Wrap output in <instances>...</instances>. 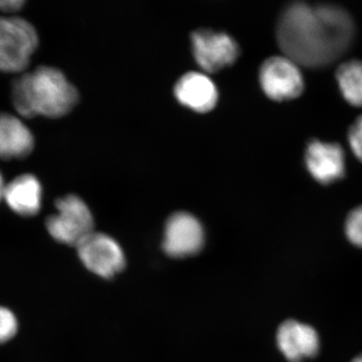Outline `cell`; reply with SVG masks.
Returning <instances> with one entry per match:
<instances>
[{
    "label": "cell",
    "instance_id": "cell-10",
    "mask_svg": "<svg viewBox=\"0 0 362 362\" xmlns=\"http://www.w3.org/2000/svg\"><path fill=\"white\" fill-rule=\"evenodd\" d=\"M278 349L288 362H303L320 352V337L313 326L288 319L280 324L276 335Z\"/></svg>",
    "mask_w": 362,
    "mask_h": 362
},
{
    "label": "cell",
    "instance_id": "cell-1",
    "mask_svg": "<svg viewBox=\"0 0 362 362\" xmlns=\"http://www.w3.org/2000/svg\"><path fill=\"white\" fill-rule=\"evenodd\" d=\"M356 35L351 16L334 4L297 1L281 13L276 37L284 56L298 66L322 69L344 56Z\"/></svg>",
    "mask_w": 362,
    "mask_h": 362
},
{
    "label": "cell",
    "instance_id": "cell-8",
    "mask_svg": "<svg viewBox=\"0 0 362 362\" xmlns=\"http://www.w3.org/2000/svg\"><path fill=\"white\" fill-rule=\"evenodd\" d=\"M192 42L194 58L206 73L232 65L239 56L237 42L223 32L201 28L192 33Z\"/></svg>",
    "mask_w": 362,
    "mask_h": 362
},
{
    "label": "cell",
    "instance_id": "cell-2",
    "mask_svg": "<svg viewBox=\"0 0 362 362\" xmlns=\"http://www.w3.org/2000/svg\"><path fill=\"white\" fill-rule=\"evenodd\" d=\"M11 99L14 109L23 118H59L75 107L78 94L63 71L42 66L14 80Z\"/></svg>",
    "mask_w": 362,
    "mask_h": 362
},
{
    "label": "cell",
    "instance_id": "cell-12",
    "mask_svg": "<svg viewBox=\"0 0 362 362\" xmlns=\"http://www.w3.org/2000/svg\"><path fill=\"white\" fill-rule=\"evenodd\" d=\"M42 187L37 176L25 173L9 181L4 201L14 213L25 218L39 214L42 207Z\"/></svg>",
    "mask_w": 362,
    "mask_h": 362
},
{
    "label": "cell",
    "instance_id": "cell-13",
    "mask_svg": "<svg viewBox=\"0 0 362 362\" xmlns=\"http://www.w3.org/2000/svg\"><path fill=\"white\" fill-rule=\"evenodd\" d=\"M35 137L18 117L0 113V158L23 159L32 153Z\"/></svg>",
    "mask_w": 362,
    "mask_h": 362
},
{
    "label": "cell",
    "instance_id": "cell-19",
    "mask_svg": "<svg viewBox=\"0 0 362 362\" xmlns=\"http://www.w3.org/2000/svg\"><path fill=\"white\" fill-rule=\"evenodd\" d=\"M6 182H4V177H2L1 173H0V202L4 201V189H6Z\"/></svg>",
    "mask_w": 362,
    "mask_h": 362
},
{
    "label": "cell",
    "instance_id": "cell-9",
    "mask_svg": "<svg viewBox=\"0 0 362 362\" xmlns=\"http://www.w3.org/2000/svg\"><path fill=\"white\" fill-rule=\"evenodd\" d=\"M305 164L312 177L322 185H330L346 175V158L339 143L312 139L305 150Z\"/></svg>",
    "mask_w": 362,
    "mask_h": 362
},
{
    "label": "cell",
    "instance_id": "cell-17",
    "mask_svg": "<svg viewBox=\"0 0 362 362\" xmlns=\"http://www.w3.org/2000/svg\"><path fill=\"white\" fill-rule=\"evenodd\" d=\"M350 148L359 161L362 162V115L357 117L349 130Z\"/></svg>",
    "mask_w": 362,
    "mask_h": 362
},
{
    "label": "cell",
    "instance_id": "cell-5",
    "mask_svg": "<svg viewBox=\"0 0 362 362\" xmlns=\"http://www.w3.org/2000/svg\"><path fill=\"white\" fill-rule=\"evenodd\" d=\"M259 78L264 93L274 101L296 99L305 90L299 66L284 54L267 59L259 68Z\"/></svg>",
    "mask_w": 362,
    "mask_h": 362
},
{
    "label": "cell",
    "instance_id": "cell-14",
    "mask_svg": "<svg viewBox=\"0 0 362 362\" xmlns=\"http://www.w3.org/2000/svg\"><path fill=\"white\" fill-rule=\"evenodd\" d=\"M337 81L347 103L362 108V61L351 59L338 66Z\"/></svg>",
    "mask_w": 362,
    "mask_h": 362
},
{
    "label": "cell",
    "instance_id": "cell-11",
    "mask_svg": "<svg viewBox=\"0 0 362 362\" xmlns=\"http://www.w3.org/2000/svg\"><path fill=\"white\" fill-rule=\"evenodd\" d=\"M175 94L181 104L201 113L211 111L218 99V88L202 71L185 74L176 82Z\"/></svg>",
    "mask_w": 362,
    "mask_h": 362
},
{
    "label": "cell",
    "instance_id": "cell-18",
    "mask_svg": "<svg viewBox=\"0 0 362 362\" xmlns=\"http://www.w3.org/2000/svg\"><path fill=\"white\" fill-rule=\"evenodd\" d=\"M25 4L23 0H0V11L7 13H16L20 11Z\"/></svg>",
    "mask_w": 362,
    "mask_h": 362
},
{
    "label": "cell",
    "instance_id": "cell-3",
    "mask_svg": "<svg viewBox=\"0 0 362 362\" xmlns=\"http://www.w3.org/2000/svg\"><path fill=\"white\" fill-rule=\"evenodd\" d=\"M39 45L35 26L23 18H0V71L21 73Z\"/></svg>",
    "mask_w": 362,
    "mask_h": 362
},
{
    "label": "cell",
    "instance_id": "cell-16",
    "mask_svg": "<svg viewBox=\"0 0 362 362\" xmlns=\"http://www.w3.org/2000/svg\"><path fill=\"white\" fill-rule=\"evenodd\" d=\"M18 329V323L16 315L6 307L0 306V343L13 339Z\"/></svg>",
    "mask_w": 362,
    "mask_h": 362
},
{
    "label": "cell",
    "instance_id": "cell-7",
    "mask_svg": "<svg viewBox=\"0 0 362 362\" xmlns=\"http://www.w3.org/2000/svg\"><path fill=\"white\" fill-rule=\"evenodd\" d=\"M204 244V230L194 214L178 211L169 216L164 228L162 247L173 258H187L201 252Z\"/></svg>",
    "mask_w": 362,
    "mask_h": 362
},
{
    "label": "cell",
    "instance_id": "cell-15",
    "mask_svg": "<svg viewBox=\"0 0 362 362\" xmlns=\"http://www.w3.org/2000/svg\"><path fill=\"white\" fill-rule=\"evenodd\" d=\"M345 235L354 246L362 249V206L347 214L344 225Z\"/></svg>",
    "mask_w": 362,
    "mask_h": 362
},
{
    "label": "cell",
    "instance_id": "cell-20",
    "mask_svg": "<svg viewBox=\"0 0 362 362\" xmlns=\"http://www.w3.org/2000/svg\"><path fill=\"white\" fill-rule=\"evenodd\" d=\"M351 362H362V354H358V356L354 357Z\"/></svg>",
    "mask_w": 362,
    "mask_h": 362
},
{
    "label": "cell",
    "instance_id": "cell-6",
    "mask_svg": "<svg viewBox=\"0 0 362 362\" xmlns=\"http://www.w3.org/2000/svg\"><path fill=\"white\" fill-rule=\"evenodd\" d=\"M76 247L86 268L100 277H114L126 265L122 247L107 233H90Z\"/></svg>",
    "mask_w": 362,
    "mask_h": 362
},
{
    "label": "cell",
    "instance_id": "cell-4",
    "mask_svg": "<svg viewBox=\"0 0 362 362\" xmlns=\"http://www.w3.org/2000/svg\"><path fill=\"white\" fill-rule=\"evenodd\" d=\"M57 213L47 218V232L57 242L77 247L94 232V218L81 197L68 194L54 202Z\"/></svg>",
    "mask_w": 362,
    "mask_h": 362
}]
</instances>
